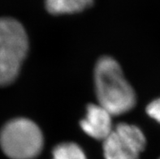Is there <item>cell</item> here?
Listing matches in <instances>:
<instances>
[{"instance_id": "5b68a950", "label": "cell", "mask_w": 160, "mask_h": 159, "mask_svg": "<svg viewBox=\"0 0 160 159\" xmlns=\"http://www.w3.org/2000/svg\"><path fill=\"white\" fill-rule=\"evenodd\" d=\"M86 110V115L80 123L81 129L89 137L104 141L113 130L112 115L99 104H89Z\"/></svg>"}, {"instance_id": "277c9868", "label": "cell", "mask_w": 160, "mask_h": 159, "mask_svg": "<svg viewBox=\"0 0 160 159\" xmlns=\"http://www.w3.org/2000/svg\"><path fill=\"white\" fill-rule=\"evenodd\" d=\"M146 140L135 125L121 123L103 141L106 159H138L146 147Z\"/></svg>"}, {"instance_id": "6da1fadb", "label": "cell", "mask_w": 160, "mask_h": 159, "mask_svg": "<svg viewBox=\"0 0 160 159\" xmlns=\"http://www.w3.org/2000/svg\"><path fill=\"white\" fill-rule=\"evenodd\" d=\"M94 83L98 104L112 115L131 111L136 104V95L124 78L120 64L113 58L103 56L94 70Z\"/></svg>"}, {"instance_id": "3957f363", "label": "cell", "mask_w": 160, "mask_h": 159, "mask_svg": "<svg viewBox=\"0 0 160 159\" xmlns=\"http://www.w3.org/2000/svg\"><path fill=\"white\" fill-rule=\"evenodd\" d=\"M0 145L11 159H32L42 149V133L30 119L16 118L8 122L0 132Z\"/></svg>"}, {"instance_id": "ba28073f", "label": "cell", "mask_w": 160, "mask_h": 159, "mask_svg": "<svg viewBox=\"0 0 160 159\" xmlns=\"http://www.w3.org/2000/svg\"><path fill=\"white\" fill-rule=\"evenodd\" d=\"M146 113L150 118L160 123V97L154 99L147 106Z\"/></svg>"}, {"instance_id": "8992f818", "label": "cell", "mask_w": 160, "mask_h": 159, "mask_svg": "<svg viewBox=\"0 0 160 159\" xmlns=\"http://www.w3.org/2000/svg\"><path fill=\"white\" fill-rule=\"evenodd\" d=\"M93 0H45L47 12L52 15H67L81 12L92 6Z\"/></svg>"}, {"instance_id": "7a4b0ae2", "label": "cell", "mask_w": 160, "mask_h": 159, "mask_svg": "<svg viewBox=\"0 0 160 159\" xmlns=\"http://www.w3.org/2000/svg\"><path fill=\"white\" fill-rule=\"evenodd\" d=\"M28 50V36L22 24L13 18H0V86L16 80Z\"/></svg>"}, {"instance_id": "52a82bcc", "label": "cell", "mask_w": 160, "mask_h": 159, "mask_svg": "<svg viewBox=\"0 0 160 159\" xmlns=\"http://www.w3.org/2000/svg\"><path fill=\"white\" fill-rule=\"evenodd\" d=\"M52 154V159H87L81 148L73 142L59 144L54 148Z\"/></svg>"}]
</instances>
